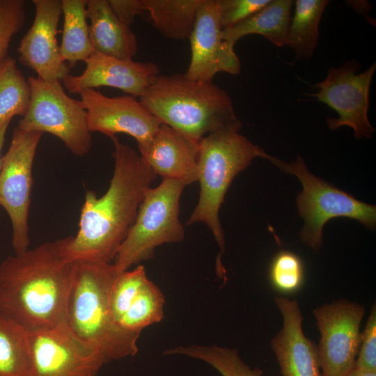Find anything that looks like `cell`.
I'll list each match as a JSON object with an SVG mask.
<instances>
[{
	"label": "cell",
	"mask_w": 376,
	"mask_h": 376,
	"mask_svg": "<svg viewBox=\"0 0 376 376\" xmlns=\"http://www.w3.org/2000/svg\"><path fill=\"white\" fill-rule=\"evenodd\" d=\"M114 170L107 192L87 191L75 236L56 240L65 259L111 263L137 217L146 192L157 175L141 155L116 136Z\"/></svg>",
	"instance_id": "6da1fadb"
},
{
	"label": "cell",
	"mask_w": 376,
	"mask_h": 376,
	"mask_svg": "<svg viewBox=\"0 0 376 376\" xmlns=\"http://www.w3.org/2000/svg\"><path fill=\"white\" fill-rule=\"evenodd\" d=\"M76 263L46 242L0 264V314L29 332L65 322Z\"/></svg>",
	"instance_id": "7a4b0ae2"
},
{
	"label": "cell",
	"mask_w": 376,
	"mask_h": 376,
	"mask_svg": "<svg viewBox=\"0 0 376 376\" xmlns=\"http://www.w3.org/2000/svg\"><path fill=\"white\" fill-rule=\"evenodd\" d=\"M75 263L65 323L77 336L98 350L105 363L135 355L141 332L120 326L110 309L111 288L120 273L113 263Z\"/></svg>",
	"instance_id": "3957f363"
},
{
	"label": "cell",
	"mask_w": 376,
	"mask_h": 376,
	"mask_svg": "<svg viewBox=\"0 0 376 376\" xmlns=\"http://www.w3.org/2000/svg\"><path fill=\"white\" fill-rule=\"evenodd\" d=\"M139 100L162 123L196 141L241 125L226 91L212 81H193L185 74H159Z\"/></svg>",
	"instance_id": "277c9868"
},
{
	"label": "cell",
	"mask_w": 376,
	"mask_h": 376,
	"mask_svg": "<svg viewBox=\"0 0 376 376\" xmlns=\"http://www.w3.org/2000/svg\"><path fill=\"white\" fill-rule=\"evenodd\" d=\"M241 125L226 127L204 136L199 142L198 201L187 225L203 223L212 231L220 249L224 251V234L219 212L234 178L264 152L239 133Z\"/></svg>",
	"instance_id": "5b68a950"
},
{
	"label": "cell",
	"mask_w": 376,
	"mask_h": 376,
	"mask_svg": "<svg viewBox=\"0 0 376 376\" xmlns=\"http://www.w3.org/2000/svg\"><path fill=\"white\" fill-rule=\"evenodd\" d=\"M263 158L282 171L295 175L301 184L302 191L296 198L299 214L304 221L300 230V239L313 251H318L322 248L323 228L333 218L355 219L366 228L375 230L376 206L361 201L314 175L308 170L300 155L290 164L266 152Z\"/></svg>",
	"instance_id": "8992f818"
},
{
	"label": "cell",
	"mask_w": 376,
	"mask_h": 376,
	"mask_svg": "<svg viewBox=\"0 0 376 376\" xmlns=\"http://www.w3.org/2000/svg\"><path fill=\"white\" fill-rule=\"evenodd\" d=\"M185 186L180 181L163 178L157 187L147 190L135 222L113 259L118 272L152 258L157 246L183 240L179 212Z\"/></svg>",
	"instance_id": "52a82bcc"
},
{
	"label": "cell",
	"mask_w": 376,
	"mask_h": 376,
	"mask_svg": "<svg viewBox=\"0 0 376 376\" xmlns=\"http://www.w3.org/2000/svg\"><path fill=\"white\" fill-rule=\"evenodd\" d=\"M31 89L29 108L18 123L26 132L49 133L60 139L75 156L82 157L92 147L86 111L80 100L71 98L61 82L38 77L27 78Z\"/></svg>",
	"instance_id": "ba28073f"
},
{
	"label": "cell",
	"mask_w": 376,
	"mask_h": 376,
	"mask_svg": "<svg viewBox=\"0 0 376 376\" xmlns=\"http://www.w3.org/2000/svg\"><path fill=\"white\" fill-rule=\"evenodd\" d=\"M42 133L15 127L8 150L0 166V205L12 224V245L15 254L30 243L28 217L33 185L32 167Z\"/></svg>",
	"instance_id": "9c48e42d"
},
{
	"label": "cell",
	"mask_w": 376,
	"mask_h": 376,
	"mask_svg": "<svg viewBox=\"0 0 376 376\" xmlns=\"http://www.w3.org/2000/svg\"><path fill=\"white\" fill-rule=\"evenodd\" d=\"M355 61H347L341 67H331L325 79L314 85L319 91L306 94L315 98L336 112L338 118H329V128L335 130L343 126L351 127L356 139L373 137L375 128L368 112L369 91L376 68L374 63L365 71L357 73Z\"/></svg>",
	"instance_id": "30bf717a"
},
{
	"label": "cell",
	"mask_w": 376,
	"mask_h": 376,
	"mask_svg": "<svg viewBox=\"0 0 376 376\" xmlns=\"http://www.w3.org/2000/svg\"><path fill=\"white\" fill-rule=\"evenodd\" d=\"M313 313L320 333L317 350L322 376H345L354 368L364 306L338 299L314 308Z\"/></svg>",
	"instance_id": "8fae6325"
},
{
	"label": "cell",
	"mask_w": 376,
	"mask_h": 376,
	"mask_svg": "<svg viewBox=\"0 0 376 376\" xmlns=\"http://www.w3.org/2000/svg\"><path fill=\"white\" fill-rule=\"evenodd\" d=\"M31 376H96L105 363L98 350L65 322L29 332Z\"/></svg>",
	"instance_id": "7c38bea8"
},
{
	"label": "cell",
	"mask_w": 376,
	"mask_h": 376,
	"mask_svg": "<svg viewBox=\"0 0 376 376\" xmlns=\"http://www.w3.org/2000/svg\"><path fill=\"white\" fill-rule=\"evenodd\" d=\"M79 94L91 132H101L110 139L125 133L134 138L139 146L149 141L162 123L132 95L108 97L94 88Z\"/></svg>",
	"instance_id": "4fadbf2b"
},
{
	"label": "cell",
	"mask_w": 376,
	"mask_h": 376,
	"mask_svg": "<svg viewBox=\"0 0 376 376\" xmlns=\"http://www.w3.org/2000/svg\"><path fill=\"white\" fill-rule=\"evenodd\" d=\"M218 0H203L189 38L191 60L185 75L201 82L212 81L219 72L237 75L241 63L234 47L223 38Z\"/></svg>",
	"instance_id": "5bb4252c"
},
{
	"label": "cell",
	"mask_w": 376,
	"mask_h": 376,
	"mask_svg": "<svg viewBox=\"0 0 376 376\" xmlns=\"http://www.w3.org/2000/svg\"><path fill=\"white\" fill-rule=\"evenodd\" d=\"M35 17L22 38L19 60L47 81L61 82L70 74V68L60 52L56 35L62 13L61 0H33Z\"/></svg>",
	"instance_id": "9a60e30c"
},
{
	"label": "cell",
	"mask_w": 376,
	"mask_h": 376,
	"mask_svg": "<svg viewBox=\"0 0 376 376\" xmlns=\"http://www.w3.org/2000/svg\"><path fill=\"white\" fill-rule=\"evenodd\" d=\"M84 62L86 68L81 75L69 74L62 81L70 93L107 86L139 98L160 74L159 66L153 62L134 61L97 52Z\"/></svg>",
	"instance_id": "2e32d148"
},
{
	"label": "cell",
	"mask_w": 376,
	"mask_h": 376,
	"mask_svg": "<svg viewBox=\"0 0 376 376\" xmlns=\"http://www.w3.org/2000/svg\"><path fill=\"white\" fill-rule=\"evenodd\" d=\"M283 325L272 339L271 347L282 376H322L317 345L305 336L304 317L295 299L285 296L274 298Z\"/></svg>",
	"instance_id": "e0dca14e"
},
{
	"label": "cell",
	"mask_w": 376,
	"mask_h": 376,
	"mask_svg": "<svg viewBox=\"0 0 376 376\" xmlns=\"http://www.w3.org/2000/svg\"><path fill=\"white\" fill-rule=\"evenodd\" d=\"M199 142L162 123L139 155L157 175L188 185L198 181Z\"/></svg>",
	"instance_id": "ac0fdd59"
},
{
	"label": "cell",
	"mask_w": 376,
	"mask_h": 376,
	"mask_svg": "<svg viewBox=\"0 0 376 376\" xmlns=\"http://www.w3.org/2000/svg\"><path fill=\"white\" fill-rule=\"evenodd\" d=\"M86 11L93 52L132 59L138 50L136 36L118 19L108 0H87Z\"/></svg>",
	"instance_id": "d6986e66"
},
{
	"label": "cell",
	"mask_w": 376,
	"mask_h": 376,
	"mask_svg": "<svg viewBox=\"0 0 376 376\" xmlns=\"http://www.w3.org/2000/svg\"><path fill=\"white\" fill-rule=\"evenodd\" d=\"M292 2L291 0H270L265 7L244 20L224 29V39L234 47L242 37L258 34L276 47L286 45Z\"/></svg>",
	"instance_id": "ffe728a7"
},
{
	"label": "cell",
	"mask_w": 376,
	"mask_h": 376,
	"mask_svg": "<svg viewBox=\"0 0 376 376\" xmlns=\"http://www.w3.org/2000/svg\"><path fill=\"white\" fill-rule=\"evenodd\" d=\"M203 0H141L157 30L164 37L188 39Z\"/></svg>",
	"instance_id": "44dd1931"
},
{
	"label": "cell",
	"mask_w": 376,
	"mask_h": 376,
	"mask_svg": "<svg viewBox=\"0 0 376 376\" xmlns=\"http://www.w3.org/2000/svg\"><path fill=\"white\" fill-rule=\"evenodd\" d=\"M87 0H61L64 16L60 52L69 68L86 61L93 53L86 16Z\"/></svg>",
	"instance_id": "7402d4cb"
},
{
	"label": "cell",
	"mask_w": 376,
	"mask_h": 376,
	"mask_svg": "<svg viewBox=\"0 0 376 376\" xmlns=\"http://www.w3.org/2000/svg\"><path fill=\"white\" fill-rule=\"evenodd\" d=\"M327 0H296L295 9L290 19L287 44L296 58H310L319 38V24L327 6Z\"/></svg>",
	"instance_id": "603a6c76"
},
{
	"label": "cell",
	"mask_w": 376,
	"mask_h": 376,
	"mask_svg": "<svg viewBox=\"0 0 376 376\" xmlns=\"http://www.w3.org/2000/svg\"><path fill=\"white\" fill-rule=\"evenodd\" d=\"M29 332L0 314V376H31Z\"/></svg>",
	"instance_id": "cb8c5ba5"
},
{
	"label": "cell",
	"mask_w": 376,
	"mask_h": 376,
	"mask_svg": "<svg viewBox=\"0 0 376 376\" xmlns=\"http://www.w3.org/2000/svg\"><path fill=\"white\" fill-rule=\"evenodd\" d=\"M28 80L17 68L16 61L8 56L0 64V127L15 116H24L30 103Z\"/></svg>",
	"instance_id": "d4e9b609"
},
{
	"label": "cell",
	"mask_w": 376,
	"mask_h": 376,
	"mask_svg": "<svg viewBox=\"0 0 376 376\" xmlns=\"http://www.w3.org/2000/svg\"><path fill=\"white\" fill-rule=\"evenodd\" d=\"M183 354L201 359L212 366L222 376H265L262 370L251 368L234 349L216 345L179 346L165 351L164 354Z\"/></svg>",
	"instance_id": "484cf974"
},
{
	"label": "cell",
	"mask_w": 376,
	"mask_h": 376,
	"mask_svg": "<svg viewBox=\"0 0 376 376\" xmlns=\"http://www.w3.org/2000/svg\"><path fill=\"white\" fill-rule=\"evenodd\" d=\"M164 304L160 289L148 279L122 317L120 325L127 330L141 332L146 327L163 319Z\"/></svg>",
	"instance_id": "4316f807"
},
{
	"label": "cell",
	"mask_w": 376,
	"mask_h": 376,
	"mask_svg": "<svg viewBox=\"0 0 376 376\" xmlns=\"http://www.w3.org/2000/svg\"><path fill=\"white\" fill-rule=\"evenodd\" d=\"M272 288L281 294H292L303 286L305 269L302 260L296 253L286 250L278 252L269 268Z\"/></svg>",
	"instance_id": "83f0119b"
},
{
	"label": "cell",
	"mask_w": 376,
	"mask_h": 376,
	"mask_svg": "<svg viewBox=\"0 0 376 376\" xmlns=\"http://www.w3.org/2000/svg\"><path fill=\"white\" fill-rule=\"evenodd\" d=\"M148 280L146 269L142 265L132 271L120 273L116 279L111 288L109 303L112 316L119 325L122 317Z\"/></svg>",
	"instance_id": "f1b7e54d"
},
{
	"label": "cell",
	"mask_w": 376,
	"mask_h": 376,
	"mask_svg": "<svg viewBox=\"0 0 376 376\" xmlns=\"http://www.w3.org/2000/svg\"><path fill=\"white\" fill-rule=\"evenodd\" d=\"M25 2L23 0H0V64L8 57L13 37L26 22Z\"/></svg>",
	"instance_id": "f546056e"
},
{
	"label": "cell",
	"mask_w": 376,
	"mask_h": 376,
	"mask_svg": "<svg viewBox=\"0 0 376 376\" xmlns=\"http://www.w3.org/2000/svg\"><path fill=\"white\" fill-rule=\"evenodd\" d=\"M354 368L376 372V306L374 304L364 329L361 333L360 344Z\"/></svg>",
	"instance_id": "4dcf8cb0"
},
{
	"label": "cell",
	"mask_w": 376,
	"mask_h": 376,
	"mask_svg": "<svg viewBox=\"0 0 376 376\" xmlns=\"http://www.w3.org/2000/svg\"><path fill=\"white\" fill-rule=\"evenodd\" d=\"M270 0H218L224 29L231 27L265 7Z\"/></svg>",
	"instance_id": "1f68e13d"
},
{
	"label": "cell",
	"mask_w": 376,
	"mask_h": 376,
	"mask_svg": "<svg viewBox=\"0 0 376 376\" xmlns=\"http://www.w3.org/2000/svg\"><path fill=\"white\" fill-rule=\"evenodd\" d=\"M108 1L118 19L129 27L132 25L135 17L143 11L141 0H108Z\"/></svg>",
	"instance_id": "d6a6232c"
},
{
	"label": "cell",
	"mask_w": 376,
	"mask_h": 376,
	"mask_svg": "<svg viewBox=\"0 0 376 376\" xmlns=\"http://www.w3.org/2000/svg\"><path fill=\"white\" fill-rule=\"evenodd\" d=\"M347 3L350 6L353 7L357 11L360 13H363L364 11H368L369 10V3L367 1H349Z\"/></svg>",
	"instance_id": "836d02e7"
},
{
	"label": "cell",
	"mask_w": 376,
	"mask_h": 376,
	"mask_svg": "<svg viewBox=\"0 0 376 376\" xmlns=\"http://www.w3.org/2000/svg\"><path fill=\"white\" fill-rule=\"evenodd\" d=\"M10 123V122H8L0 127V166H1V150L4 143L6 133V131L9 126Z\"/></svg>",
	"instance_id": "e575fe53"
},
{
	"label": "cell",
	"mask_w": 376,
	"mask_h": 376,
	"mask_svg": "<svg viewBox=\"0 0 376 376\" xmlns=\"http://www.w3.org/2000/svg\"><path fill=\"white\" fill-rule=\"evenodd\" d=\"M345 376H376V372L364 371L354 368Z\"/></svg>",
	"instance_id": "d590c367"
}]
</instances>
